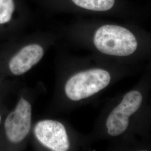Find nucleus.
Listing matches in <instances>:
<instances>
[{
  "label": "nucleus",
  "mask_w": 151,
  "mask_h": 151,
  "mask_svg": "<svg viewBox=\"0 0 151 151\" xmlns=\"http://www.w3.org/2000/svg\"><path fill=\"white\" fill-rule=\"evenodd\" d=\"M14 11V0H0V24L10 22Z\"/></svg>",
  "instance_id": "obj_8"
},
{
  "label": "nucleus",
  "mask_w": 151,
  "mask_h": 151,
  "mask_svg": "<svg viewBox=\"0 0 151 151\" xmlns=\"http://www.w3.org/2000/svg\"><path fill=\"white\" fill-rule=\"evenodd\" d=\"M93 43L103 53L121 57L133 54L138 47L132 32L125 27L113 25H105L99 28Z\"/></svg>",
  "instance_id": "obj_1"
},
{
  "label": "nucleus",
  "mask_w": 151,
  "mask_h": 151,
  "mask_svg": "<svg viewBox=\"0 0 151 151\" xmlns=\"http://www.w3.org/2000/svg\"><path fill=\"white\" fill-rule=\"evenodd\" d=\"M143 97L140 92L132 91L127 93L122 102L110 114L106 126L109 134L117 136L124 133L129 125V118L139 109Z\"/></svg>",
  "instance_id": "obj_3"
},
{
  "label": "nucleus",
  "mask_w": 151,
  "mask_h": 151,
  "mask_svg": "<svg viewBox=\"0 0 151 151\" xmlns=\"http://www.w3.org/2000/svg\"><path fill=\"white\" fill-rule=\"evenodd\" d=\"M76 5L89 10L105 11L111 9L115 0H72Z\"/></svg>",
  "instance_id": "obj_7"
},
{
  "label": "nucleus",
  "mask_w": 151,
  "mask_h": 151,
  "mask_svg": "<svg viewBox=\"0 0 151 151\" xmlns=\"http://www.w3.org/2000/svg\"><path fill=\"white\" fill-rule=\"evenodd\" d=\"M38 140L46 147L54 151H66L70 142L65 126L59 122L45 120L39 122L34 128Z\"/></svg>",
  "instance_id": "obj_5"
},
{
  "label": "nucleus",
  "mask_w": 151,
  "mask_h": 151,
  "mask_svg": "<svg viewBox=\"0 0 151 151\" xmlns=\"http://www.w3.org/2000/svg\"><path fill=\"white\" fill-rule=\"evenodd\" d=\"M43 48L38 44L29 45L16 54L9 63V68L15 75H21L30 70L42 58Z\"/></svg>",
  "instance_id": "obj_6"
},
{
  "label": "nucleus",
  "mask_w": 151,
  "mask_h": 151,
  "mask_svg": "<svg viewBox=\"0 0 151 151\" xmlns=\"http://www.w3.org/2000/svg\"><path fill=\"white\" fill-rule=\"evenodd\" d=\"M110 73L102 69H92L73 76L67 81L65 92L73 101L90 97L102 90L109 84Z\"/></svg>",
  "instance_id": "obj_2"
},
{
  "label": "nucleus",
  "mask_w": 151,
  "mask_h": 151,
  "mask_svg": "<svg viewBox=\"0 0 151 151\" xmlns=\"http://www.w3.org/2000/svg\"><path fill=\"white\" fill-rule=\"evenodd\" d=\"M1 116H0V122H1Z\"/></svg>",
  "instance_id": "obj_9"
},
{
  "label": "nucleus",
  "mask_w": 151,
  "mask_h": 151,
  "mask_svg": "<svg viewBox=\"0 0 151 151\" xmlns=\"http://www.w3.org/2000/svg\"><path fill=\"white\" fill-rule=\"evenodd\" d=\"M32 123L30 104L22 98L15 110L10 114L5 122L6 133L11 142L19 143L29 133Z\"/></svg>",
  "instance_id": "obj_4"
}]
</instances>
